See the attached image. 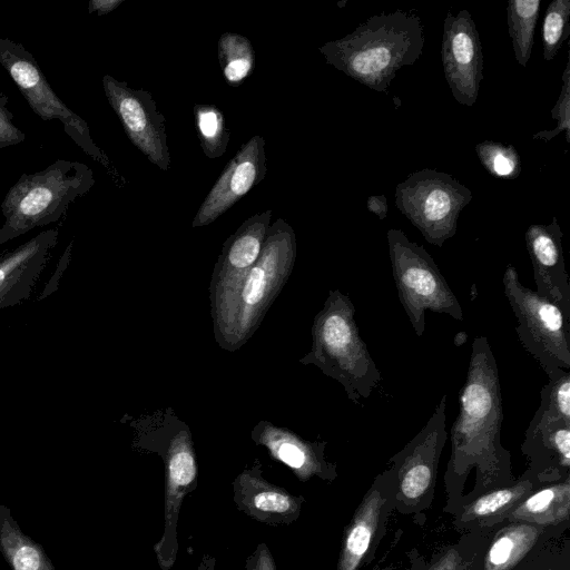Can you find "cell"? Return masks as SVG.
<instances>
[{
	"label": "cell",
	"instance_id": "f35d334b",
	"mask_svg": "<svg viewBox=\"0 0 570 570\" xmlns=\"http://www.w3.org/2000/svg\"><path fill=\"white\" fill-rule=\"evenodd\" d=\"M216 560L209 554H204L195 570H214Z\"/></svg>",
	"mask_w": 570,
	"mask_h": 570
},
{
	"label": "cell",
	"instance_id": "5b68a950",
	"mask_svg": "<svg viewBox=\"0 0 570 570\" xmlns=\"http://www.w3.org/2000/svg\"><path fill=\"white\" fill-rule=\"evenodd\" d=\"M94 184L90 167L68 159H58L35 174L21 175L0 205L4 216L0 246L33 228L56 223Z\"/></svg>",
	"mask_w": 570,
	"mask_h": 570
},
{
	"label": "cell",
	"instance_id": "cb8c5ba5",
	"mask_svg": "<svg viewBox=\"0 0 570 570\" xmlns=\"http://www.w3.org/2000/svg\"><path fill=\"white\" fill-rule=\"evenodd\" d=\"M533 482L525 476L512 485L491 490L464 507L461 514L463 522L490 520L509 513L530 493Z\"/></svg>",
	"mask_w": 570,
	"mask_h": 570
},
{
	"label": "cell",
	"instance_id": "d6a6232c",
	"mask_svg": "<svg viewBox=\"0 0 570 570\" xmlns=\"http://www.w3.org/2000/svg\"><path fill=\"white\" fill-rule=\"evenodd\" d=\"M245 570H277L274 557L266 543H258L247 557Z\"/></svg>",
	"mask_w": 570,
	"mask_h": 570
},
{
	"label": "cell",
	"instance_id": "8992f818",
	"mask_svg": "<svg viewBox=\"0 0 570 570\" xmlns=\"http://www.w3.org/2000/svg\"><path fill=\"white\" fill-rule=\"evenodd\" d=\"M392 275L399 299L417 336L425 330V312L448 314L463 321V309L425 248L401 229L386 233Z\"/></svg>",
	"mask_w": 570,
	"mask_h": 570
},
{
	"label": "cell",
	"instance_id": "f1b7e54d",
	"mask_svg": "<svg viewBox=\"0 0 570 570\" xmlns=\"http://www.w3.org/2000/svg\"><path fill=\"white\" fill-rule=\"evenodd\" d=\"M570 36V0L551 1L544 13L541 40L544 61H551Z\"/></svg>",
	"mask_w": 570,
	"mask_h": 570
},
{
	"label": "cell",
	"instance_id": "9a60e30c",
	"mask_svg": "<svg viewBox=\"0 0 570 570\" xmlns=\"http://www.w3.org/2000/svg\"><path fill=\"white\" fill-rule=\"evenodd\" d=\"M272 216L271 209L252 215L225 240L209 285L210 307L233 291L257 262Z\"/></svg>",
	"mask_w": 570,
	"mask_h": 570
},
{
	"label": "cell",
	"instance_id": "e575fe53",
	"mask_svg": "<svg viewBox=\"0 0 570 570\" xmlns=\"http://www.w3.org/2000/svg\"><path fill=\"white\" fill-rule=\"evenodd\" d=\"M463 559L455 549L443 552L426 570H461Z\"/></svg>",
	"mask_w": 570,
	"mask_h": 570
},
{
	"label": "cell",
	"instance_id": "ba28073f",
	"mask_svg": "<svg viewBox=\"0 0 570 570\" xmlns=\"http://www.w3.org/2000/svg\"><path fill=\"white\" fill-rule=\"evenodd\" d=\"M472 197L456 178L430 168L410 174L395 188L397 209L428 243L439 247L455 235L458 218Z\"/></svg>",
	"mask_w": 570,
	"mask_h": 570
},
{
	"label": "cell",
	"instance_id": "e0dca14e",
	"mask_svg": "<svg viewBox=\"0 0 570 570\" xmlns=\"http://www.w3.org/2000/svg\"><path fill=\"white\" fill-rule=\"evenodd\" d=\"M535 292L557 304L570 318V284L566 271L562 230L557 217L549 224H531L525 230Z\"/></svg>",
	"mask_w": 570,
	"mask_h": 570
},
{
	"label": "cell",
	"instance_id": "52a82bcc",
	"mask_svg": "<svg viewBox=\"0 0 570 570\" xmlns=\"http://www.w3.org/2000/svg\"><path fill=\"white\" fill-rule=\"evenodd\" d=\"M502 283L521 345L548 377L570 371V318L557 304L523 286L513 265H507Z\"/></svg>",
	"mask_w": 570,
	"mask_h": 570
},
{
	"label": "cell",
	"instance_id": "74e56055",
	"mask_svg": "<svg viewBox=\"0 0 570 570\" xmlns=\"http://www.w3.org/2000/svg\"><path fill=\"white\" fill-rule=\"evenodd\" d=\"M367 210L375 214L381 220L387 216V202L384 195L370 196L366 200Z\"/></svg>",
	"mask_w": 570,
	"mask_h": 570
},
{
	"label": "cell",
	"instance_id": "9c48e42d",
	"mask_svg": "<svg viewBox=\"0 0 570 570\" xmlns=\"http://www.w3.org/2000/svg\"><path fill=\"white\" fill-rule=\"evenodd\" d=\"M0 65L8 71L29 107L43 121L57 119L63 131L88 156L110 168L107 155L91 138L88 124L56 95L35 57L11 39H0Z\"/></svg>",
	"mask_w": 570,
	"mask_h": 570
},
{
	"label": "cell",
	"instance_id": "1f68e13d",
	"mask_svg": "<svg viewBox=\"0 0 570 570\" xmlns=\"http://www.w3.org/2000/svg\"><path fill=\"white\" fill-rule=\"evenodd\" d=\"M9 99L0 91V150L24 141L26 135L13 125V114L8 108Z\"/></svg>",
	"mask_w": 570,
	"mask_h": 570
},
{
	"label": "cell",
	"instance_id": "30bf717a",
	"mask_svg": "<svg viewBox=\"0 0 570 570\" xmlns=\"http://www.w3.org/2000/svg\"><path fill=\"white\" fill-rule=\"evenodd\" d=\"M446 394L422 430L394 456L385 471L396 500L407 511L420 509L434 490L438 466L446 441Z\"/></svg>",
	"mask_w": 570,
	"mask_h": 570
},
{
	"label": "cell",
	"instance_id": "6da1fadb",
	"mask_svg": "<svg viewBox=\"0 0 570 570\" xmlns=\"http://www.w3.org/2000/svg\"><path fill=\"white\" fill-rule=\"evenodd\" d=\"M502 420L497 361L488 338L476 336L459 393V412L451 426L449 481L463 482L472 468L476 469L481 487L510 480V453L501 444Z\"/></svg>",
	"mask_w": 570,
	"mask_h": 570
},
{
	"label": "cell",
	"instance_id": "277c9868",
	"mask_svg": "<svg viewBox=\"0 0 570 570\" xmlns=\"http://www.w3.org/2000/svg\"><path fill=\"white\" fill-rule=\"evenodd\" d=\"M348 295L330 291L312 327V348L301 363L316 365L344 387L355 404L367 399L381 381V373L362 340Z\"/></svg>",
	"mask_w": 570,
	"mask_h": 570
},
{
	"label": "cell",
	"instance_id": "83f0119b",
	"mask_svg": "<svg viewBox=\"0 0 570 570\" xmlns=\"http://www.w3.org/2000/svg\"><path fill=\"white\" fill-rule=\"evenodd\" d=\"M540 399L531 424L570 422V371H560L550 376L549 382L541 389Z\"/></svg>",
	"mask_w": 570,
	"mask_h": 570
},
{
	"label": "cell",
	"instance_id": "d6986e66",
	"mask_svg": "<svg viewBox=\"0 0 570 570\" xmlns=\"http://www.w3.org/2000/svg\"><path fill=\"white\" fill-rule=\"evenodd\" d=\"M253 440L264 445L271 456L288 466L295 476L306 482L313 476L333 481L337 473L335 464L325 459L326 442H311L284 428L259 422L252 432Z\"/></svg>",
	"mask_w": 570,
	"mask_h": 570
},
{
	"label": "cell",
	"instance_id": "4dcf8cb0",
	"mask_svg": "<svg viewBox=\"0 0 570 570\" xmlns=\"http://www.w3.org/2000/svg\"><path fill=\"white\" fill-rule=\"evenodd\" d=\"M552 119L557 120V126L552 130H542L533 134V139L550 141L559 134L564 132L566 141L570 142V59L567 58L566 67L562 72L561 92L557 102L551 109Z\"/></svg>",
	"mask_w": 570,
	"mask_h": 570
},
{
	"label": "cell",
	"instance_id": "603a6c76",
	"mask_svg": "<svg viewBox=\"0 0 570 570\" xmlns=\"http://www.w3.org/2000/svg\"><path fill=\"white\" fill-rule=\"evenodd\" d=\"M540 530L535 524L517 521L500 530L483 562L484 570H511L535 544Z\"/></svg>",
	"mask_w": 570,
	"mask_h": 570
},
{
	"label": "cell",
	"instance_id": "f546056e",
	"mask_svg": "<svg viewBox=\"0 0 570 570\" xmlns=\"http://www.w3.org/2000/svg\"><path fill=\"white\" fill-rule=\"evenodd\" d=\"M475 153L487 171L497 178L515 179L521 173V158L513 145L484 140Z\"/></svg>",
	"mask_w": 570,
	"mask_h": 570
},
{
	"label": "cell",
	"instance_id": "2e32d148",
	"mask_svg": "<svg viewBox=\"0 0 570 570\" xmlns=\"http://www.w3.org/2000/svg\"><path fill=\"white\" fill-rule=\"evenodd\" d=\"M233 500L239 511L261 523L279 527L294 523L305 498L271 483L258 460L233 481Z\"/></svg>",
	"mask_w": 570,
	"mask_h": 570
},
{
	"label": "cell",
	"instance_id": "44dd1931",
	"mask_svg": "<svg viewBox=\"0 0 570 570\" xmlns=\"http://www.w3.org/2000/svg\"><path fill=\"white\" fill-rule=\"evenodd\" d=\"M522 452L529 458V473L558 479L570 468V422L530 424L524 433Z\"/></svg>",
	"mask_w": 570,
	"mask_h": 570
},
{
	"label": "cell",
	"instance_id": "484cf974",
	"mask_svg": "<svg viewBox=\"0 0 570 570\" xmlns=\"http://www.w3.org/2000/svg\"><path fill=\"white\" fill-rule=\"evenodd\" d=\"M217 52L224 78L232 87L240 86L253 73L255 51L247 37L236 32L223 33Z\"/></svg>",
	"mask_w": 570,
	"mask_h": 570
},
{
	"label": "cell",
	"instance_id": "d590c367",
	"mask_svg": "<svg viewBox=\"0 0 570 570\" xmlns=\"http://www.w3.org/2000/svg\"><path fill=\"white\" fill-rule=\"evenodd\" d=\"M71 247H72V243H70L67 246L65 254L61 256L60 261L58 262L57 269H56L55 274L49 279V283L46 285L43 292L39 296V299L43 298L45 296H47V295L51 294L53 291H56V288L58 286V281L60 279L61 272H63L66 269V267L68 266Z\"/></svg>",
	"mask_w": 570,
	"mask_h": 570
},
{
	"label": "cell",
	"instance_id": "7402d4cb",
	"mask_svg": "<svg viewBox=\"0 0 570 570\" xmlns=\"http://www.w3.org/2000/svg\"><path fill=\"white\" fill-rule=\"evenodd\" d=\"M570 515L569 476L559 483L530 493L510 513L514 521L535 525H552L567 521Z\"/></svg>",
	"mask_w": 570,
	"mask_h": 570
},
{
	"label": "cell",
	"instance_id": "836d02e7",
	"mask_svg": "<svg viewBox=\"0 0 570 570\" xmlns=\"http://www.w3.org/2000/svg\"><path fill=\"white\" fill-rule=\"evenodd\" d=\"M40 558L37 550L30 546L20 547L13 557L16 570H38Z\"/></svg>",
	"mask_w": 570,
	"mask_h": 570
},
{
	"label": "cell",
	"instance_id": "ffe728a7",
	"mask_svg": "<svg viewBox=\"0 0 570 570\" xmlns=\"http://www.w3.org/2000/svg\"><path fill=\"white\" fill-rule=\"evenodd\" d=\"M389 480L379 475L345 528L337 570H357L367 553L386 508Z\"/></svg>",
	"mask_w": 570,
	"mask_h": 570
},
{
	"label": "cell",
	"instance_id": "7a4b0ae2",
	"mask_svg": "<svg viewBox=\"0 0 570 570\" xmlns=\"http://www.w3.org/2000/svg\"><path fill=\"white\" fill-rule=\"evenodd\" d=\"M424 28L419 16L397 9L370 17L351 33L318 48L328 65L379 92L397 71L422 55Z\"/></svg>",
	"mask_w": 570,
	"mask_h": 570
},
{
	"label": "cell",
	"instance_id": "8d00e7d4",
	"mask_svg": "<svg viewBox=\"0 0 570 570\" xmlns=\"http://www.w3.org/2000/svg\"><path fill=\"white\" fill-rule=\"evenodd\" d=\"M125 0H90L88 3V13L96 12L98 16H105L114 11Z\"/></svg>",
	"mask_w": 570,
	"mask_h": 570
},
{
	"label": "cell",
	"instance_id": "5bb4252c",
	"mask_svg": "<svg viewBox=\"0 0 570 570\" xmlns=\"http://www.w3.org/2000/svg\"><path fill=\"white\" fill-rule=\"evenodd\" d=\"M265 138L255 135L240 146L200 204L191 227L214 223L265 178Z\"/></svg>",
	"mask_w": 570,
	"mask_h": 570
},
{
	"label": "cell",
	"instance_id": "4fadbf2b",
	"mask_svg": "<svg viewBox=\"0 0 570 570\" xmlns=\"http://www.w3.org/2000/svg\"><path fill=\"white\" fill-rule=\"evenodd\" d=\"M166 468L164 532L154 546L161 570L174 566L178 553L177 523L184 498L197 485V462L188 430H181L157 450Z\"/></svg>",
	"mask_w": 570,
	"mask_h": 570
},
{
	"label": "cell",
	"instance_id": "4316f807",
	"mask_svg": "<svg viewBox=\"0 0 570 570\" xmlns=\"http://www.w3.org/2000/svg\"><path fill=\"white\" fill-rule=\"evenodd\" d=\"M195 127L203 153L210 159L224 155L230 132L223 111L213 104L194 106Z\"/></svg>",
	"mask_w": 570,
	"mask_h": 570
},
{
	"label": "cell",
	"instance_id": "d4e9b609",
	"mask_svg": "<svg viewBox=\"0 0 570 570\" xmlns=\"http://www.w3.org/2000/svg\"><path fill=\"white\" fill-rule=\"evenodd\" d=\"M540 6V0H510L507 4L508 32L515 60L522 67L528 65L532 53Z\"/></svg>",
	"mask_w": 570,
	"mask_h": 570
},
{
	"label": "cell",
	"instance_id": "ac0fdd59",
	"mask_svg": "<svg viewBox=\"0 0 570 570\" xmlns=\"http://www.w3.org/2000/svg\"><path fill=\"white\" fill-rule=\"evenodd\" d=\"M57 240L58 229H47L0 255V309L30 297Z\"/></svg>",
	"mask_w": 570,
	"mask_h": 570
},
{
	"label": "cell",
	"instance_id": "3957f363",
	"mask_svg": "<svg viewBox=\"0 0 570 570\" xmlns=\"http://www.w3.org/2000/svg\"><path fill=\"white\" fill-rule=\"evenodd\" d=\"M296 237L283 218L271 224L261 255L239 284L210 307L217 344L234 352L256 332L287 282L296 258Z\"/></svg>",
	"mask_w": 570,
	"mask_h": 570
},
{
	"label": "cell",
	"instance_id": "8fae6325",
	"mask_svg": "<svg viewBox=\"0 0 570 570\" xmlns=\"http://www.w3.org/2000/svg\"><path fill=\"white\" fill-rule=\"evenodd\" d=\"M106 98L119 118L124 130L146 158L161 170L170 165L167 144L166 119L158 110L151 94L146 89H135L126 81L110 75L102 77Z\"/></svg>",
	"mask_w": 570,
	"mask_h": 570
},
{
	"label": "cell",
	"instance_id": "7c38bea8",
	"mask_svg": "<svg viewBox=\"0 0 570 570\" xmlns=\"http://www.w3.org/2000/svg\"><path fill=\"white\" fill-rule=\"evenodd\" d=\"M443 71L453 98L472 107L483 80V51L475 22L466 9L449 11L441 46Z\"/></svg>",
	"mask_w": 570,
	"mask_h": 570
}]
</instances>
